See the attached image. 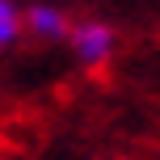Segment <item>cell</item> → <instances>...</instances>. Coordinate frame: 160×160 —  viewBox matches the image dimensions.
<instances>
[{
  "instance_id": "1",
  "label": "cell",
  "mask_w": 160,
  "mask_h": 160,
  "mask_svg": "<svg viewBox=\"0 0 160 160\" xmlns=\"http://www.w3.org/2000/svg\"><path fill=\"white\" fill-rule=\"evenodd\" d=\"M68 38H72V51L84 68H105L114 59V47H118V34L105 21H80L68 25Z\"/></svg>"
},
{
  "instance_id": "3",
  "label": "cell",
  "mask_w": 160,
  "mask_h": 160,
  "mask_svg": "<svg viewBox=\"0 0 160 160\" xmlns=\"http://www.w3.org/2000/svg\"><path fill=\"white\" fill-rule=\"evenodd\" d=\"M17 34H21V8L13 0H0V47H8Z\"/></svg>"
},
{
  "instance_id": "2",
  "label": "cell",
  "mask_w": 160,
  "mask_h": 160,
  "mask_svg": "<svg viewBox=\"0 0 160 160\" xmlns=\"http://www.w3.org/2000/svg\"><path fill=\"white\" fill-rule=\"evenodd\" d=\"M21 25L30 34H38V38H63L68 34V17L59 13L55 4H34L21 13Z\"/></svg>"
}]
</instances>
